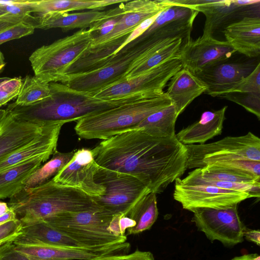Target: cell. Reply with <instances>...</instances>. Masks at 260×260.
<instances>
[{
  "instance_id": "1",
  "label": "cell",
  "mask_w": 260,
  "mask_h": 260,
  "mask_svg": "<svg viewBox=\"0 0 260 260\" xmlns=\"http://www.w3.org/2000/svg\"><path fill=\"white\" fill-rule=\"evenodd\" d=\"M91 151L100 167L130 175L156 194L187 169V149L176 136L155 137L141 128L103 140Z\"/></svg>"
},
{
  "instance_id": "2",
  "label": "cell",
  "mask_w": 260,
  "mask_h": 260,
  "mask_svg": "<svg viewBox=\"0 0 260 260\" xmlns=\"http://www.w3.org/2000/svg\"><path fill=\"white\" fill-rule=\"evenodd\" d=\"M50 95L33 104L20 106L15 102L6 108L17 118L42 122L79 120L136 101L145 93L120 99L105 100L73 89L60 82L49 83Z\"/></svg>"
},
{
  "instance_id": "3",
  "label": "cell",
  "mask_w": 260,
  "mask_h": 260,
  "mask_svg": "<svg viewBox=\"0 0 260 260\" xmlns=\"http://www.w3.org/2000/svg\"><path fill=\"white\" fill-rule=\"evenodd\" d=\"M8 205L23 226L63 213L101 208L92 197L80 189L56 183L52 178L34 187H24L10 198Z\"/></svg>"
},
{
  "instance_id": "4",
  "label": "cell",
  "mask_w": 260,
  "mask_h": 260,
  "mask_svg": "<svg viewBox=\"0 0 260 260\" xmlns=\"http://www.w3.org/2000/svg\"><path fill=\"white\" fill-rule=\"evenodd\" d=\"M172 104L163 90L147 92L136 101L79 120L75 131L81 138L104 140L136 128L150 115Z\"/></svg>"
},
{
  "instance_id": "5",
  "label": "cell",
  "mask_w": 260,
  "mask_h": 260,
  "mask_svg": "<svg viewBox=\"0 0 260 260\" xmlns=\"http://www.w3.org/2000/svg\"><path fill=\"white\" fill-rule=\"evenodd\" d=\"M93 38L89 29H80L37 48L29 57L35 76L48 83H64L67 69L90 48Z\"/></svg>"
},
{
  "instance_id": "6",
  "label": "cell",
  "mask_w": 260,
  "mask_h": 260,
  "mask_svg": "<svg viewBox=\"0 0 260 260\" xmlns=\"http://www.w3.org/2000/svg\"><path fill=\"white\" fill-rule=\"evenodd\" d=\"M158 42L136 39L115 54L106 65L88 73L68 76L63 84L94 95L106 87L125 81L128 73Z\"/></svg>"
},
{
  "instance_id": "7",
  "label": "cell",
  "mask_w": 260,
  "mask_h": 260,
  "mask_svg": "<svg viewBox=\"0 0 260 260\" xmlns=\"http://www.w3.org/2000/svg\"><path fill=\"white\" fill-rule=\"evenodd\" d=\"M113 215L102 208L66 212L44 221L86 246L96 247L126 242V236H118L108 230Z\"/></svg>"
},
{
  "instance_id": "8",
  "label": "cell",
  "mask_w": 260,
  "mask_h": 260,
  "mask_svg": "<svg viewBox=\"0 0 260 260\" xmlns=\"http://www.w3.org/2000/svg\"><path fill=\"white\" fill-rule=\"evenodd\" d=\"M185 146L187 169L202 168L213 162L237 159L260 161V139L251 132L226 137L210 143Z\"/></svg>"
},
{
  "instance_id": "9",
  "label": "cell",
  "mask_w": 260,
  "mask_h": 260,
  "mask_svg": "<svg viewBox=\"0 0 260 260\" xmlns=\"http://www.w3.org/2000/svg\"><path fill=\"white\" fill-rule=\"evenodd\" d=\"M95 181L105 188L101 196L93 198L101 208L112 215L126 216L150 190L137 178L100 167Z\"/></svg>"
},
{
  "instance_id": "10",
  "label": "cell",
  "mask_w": 260,
  "mask_h": 260,
  "mask_svg": "<svg viewBox=\"0 0 260 260\" xmlns=\"http://www.w3.org/2000/svg\"><path fill=\"white\" fill-rule=\"evenodd\" d=\"M174 4L201 12L205 16L204 36H211L216 31L246 17H259V0H170Z\"/></svg>"
},
{
  "instance_id": "11",
  "label": "cell",
  "mask_w": 260,
  "mask_h": 260,
  "mask_svg": "<svg viewBox=\"0 0 260 260\" xmlns=\"http://www.w3.org/2000/svg\"><path fill=\"white\" fill-rule=\"evenodd\" d=\"M191 212L192 222L211 242L217 240L231 247L243 241L246 226L239 215L238 206L222 209L197 208Z\"/></svg>"
},
{
  "instance_id": "12",
  "label": "cell",
  "mask_w": 260,
  "mask_h": 260,
  "mask_svg": "<svg viewBox=\"0 0 260 260\" xmlns=\"http://www.w3.org/2000/svg\"><path fill=\"white\" fill-rule=\"evenodd\" d=\"M180 178L175 180L174 199L183 209L192 211L197 208L222 209L232 207L249 198L251 194L209 185L184 184Z\"/></svg>"
},
{
  "instance_id": "13",
  "label": "cell",
  "mask_w": 260,
  "mask_h": 260,
  "mask_svg": "<svg viewBox=\"0 0 260 260\" xmlns=\"http://www.w3.org/2000/svg\"><path fill=\"white\" fill-rule=\"evenodd\" d=\"M182 68L180 57L172 58L136 77L106 87L94 96L102 99L112 100L163 90L168 82Z\"/></svg>"
},
{
  "instance_id": "14",
  "label": "cell",
  "mask_w": 260,
  "mask_h": 260,
  "mask_svg": "<svg viewBox=\"0 0 260 260\" xmlns=\"http://www.w3.org/2000/svg\"><path fill=\"white\" fill-rule=\"evenodd\" d=\"M13 243L17 250L39 260H88L103 256L128 252L126 242L89 248L58 247L26 241L17 238Z\"/></svg>"
},
{
  "instance_id": "15",
  "label": "cell",
  "mask_w": 260,
  "mask_h": 260,
  "mask_svg": "<svg viewBox=\"0 0 260 260\" xmlns=\"http://www.w3.org/2000/svg\"><path fill=\"white\" fill-rule=\"evenodd\" d=\"M99 168L91 149L81 148L75 151L70 161L52 179L56 183L80 189L92 198L97 197L105 191L104 186L95 180Z\"/></svg>"
},
{
  "instance_id": "16",
  "label": "cell",
  "mask_w": 260,
  "mask_h": 260,
  "mask_svg": "<svg viewBox=\"0 0 260 260\" xmlns=\"http://www.w3.org/2000/svg\"><path fill=\"white\" fill-rule=\"evenodd\" d=\"M122 15L112 29L101 36H93L91 47L129 35L143 22L170 6L168 0H135L123 2Z\"/></svg>"
},
{
  "instance_id": "17",
  "label": "cell",
  "mask_w": 260,
  "mask_h": 260,
  "mask_svg": "<svg viewBox=\"0 0 260 260\" xmlns=\"http://www.w3.org/2000/svg\"><path fill=\"white\" fill-rule=\"evenodd\" d=\"M236 52L226 41L202 36L184 46L180 59L182 68L194 74L206 67L227 61Z\"/></svg>"
},
{
  "instance_id": "18",
  "label": "cell",
  "mask_w": 260,
  "mask_h": 260,
  "mask_svg": "<svg viewBox=\"0 0 260 260\" xmlns=\"http://www.w3.org/2000/svg\"><path fill=\"white\" fill-rule=\"evenodd\" d=\"M55 122L20 119L5 109L0 119V159L33 141Z\"/></svg>"
},
{
  "instance_id": "19",
  "label": "cell",
  "mask_w": 260,
  "mask_h": 260,
  "mask_svg": "<svg viewBox=\"0 0 260 260\" xmlns=\"http://www.w3.org/2000/svg\"><path fill=\"white\" fill-rule=\"evenodd\" d=\"M256 65L250 62L226 61L206 67L194 74L206 85V94L219 97L229 93Z\"/></svg>"
},
{
  "instance_id": "20",
  "label": "cell",
  "mask_w": 260,
  "mask_h": 260,
  "mask_svg": "<svg viewBox=\"0 0 260 260\" xmlns=\"http://www.w3.org/2000/svg\"><path fill=\"white\" fill-rule=\"evenodd\" d=\"M120 5L107 11L91 10L89 11L69 13L64 12H48L32 16L30 23L35 28L49 29L60 28L63 31L75 28L85 29L94 23L117 14L120 10Z\"/></svg>"
},
{
  "instance_id": "21",
  "label": "cell",
  "mask_w": 260,
  "mask_h": 260,
  "mask_svg": "<svg viewBox=\"0 0 260 260\" xmlns=\"http://www.w3.org/2000/svg\"><path fill=\"white\" fill-rule=\"evenodd\" d=\"M65 123L63 121L55 122L33 141L0 159V173L32 158L52 155L57 150L59 135Z\"/></svg>"
},
{
  "instance_id": "22",
  "label": "cell",
  "mask_w": 260,
  "mask_h": 260,
  "mask_svg": "<svg viewBox=\"0 0 260 260\" xmlns=\"http://www.w3.org/2000/svg\"><path fill=\"white\" fill-rule=\"evenodd\" d=\"M227 41L236 52L248 57L260 54V18L246 17L223 29Z\"/></svg>"
},
{
  "instance_id": "23",
  "label": "cell",
  "mask_w": 260,
  "mask_h": 260,
  "mask_svg": "<svg viewBox=\"0 0 260 260\" xmlns=\"http://www.w3.org/2000/svg\"><path fill=\"white\" fill-rule=\"evenodd\" d=\"M166 94L179 116L198 96L207 90V86L194 74L182 68L170 80Z\"/></svg>"
},
{
  "instance_id": "24",
  "label": "cell",
  "mask_w": 260,
  "mask_h": 260,
  "mask_svg": "<svg viewBox=\"0 0 260 260\" xmlns=\"http://www.w3.org/2000/svg\"><path fill=\"white\" fill-rule=\"evenodd\" d=\"M227 108L225 106L217 110L205 111L199 120L176 134V138L184 145L204 144L221 134Z\"/></svg>"
},
{
  "instance_id": "25",
  "label": "cell",
  "mask_w": 260,
  "mask_h": 260,
  "mask_svg": "<svg viewBox=\"0 0 260 260\" xmlns=\"http://www.w3.org/2000/svg\"><path fill=\"white\" fill-rule=\"evenodd\" d=\"M129 35L95 47H90L67 69V79L68 76L88 73L107 64Z\"/></svg>"
},
{
  "instance_id": "26",
  "label": "cell",
  "mask_w": 260,
  "mask_h": 260,
  "mask_svg": "<svg viewBox=\"0 0 260 260\" xmlns=\"http://www.w3.org/2000/svg\"><path fill=\"white\" fill-rule=\"evenodd\" d=\"M18 238L26 241L58 247L79 248L95 247H89L79 242L44 221L23 226L22 234Z\"/></svg>"
},
{
  "instance_id": "27",
  "label": "cell",
  "mask_w": 260,
  "mask_h": 260,
  "mask_svg": "<svg viewBox=\"0 0 260 260\" xmlns=\"http://www.w3.org/2000/svg\"><path fill=\"white\" fill-rule=\"evenodd\" d=\"M49 157L43 155L32 158L0 173V199L10 198L22 190L23 182Z\"/></svg>"
},
{
  "instance_id": "28",
  "label": "cell",
  "mask_w": 260,
  "mask_h": 260,
  "mask_svg": "<svg viewBox=\"0 0 260 260\" xmlns=\"http://www.w3.org/2000/svg\"><path fill=\"white\" fill-rule=\"evenodd\" d=\"M126 1L127 0H30L28 6L32 13L40 15L53 12L100 10Z\"/></svg>"
},
{
  "instance_id": "29",
  "label": "cell",
  "mask_w": 260,
  "mask_h": 260,
  "mask_svg": "<svg viewBox=\"0 0 260 260\" xmlns=\"http://www.w3.org/2000/svg\"><path fill=\"white\" fill-rule=\"evenodd\" d=\"M156 194L150 192L142 198L126 215L135 222L127 229V235L138 234L150 229L157 220L158 211Z\"/></svg>"
},
{
  "instance_id": "30",
  "label": "cell",
  "mask_w": 260,
  "mask_h": 260,
  "mask_svg": "<svg viewBox=\"0 0 260 260\" xmlns=\"http://www.w3.org/2000/svg\"><path fill=\"white\" fill-rule=\"evenodd\" d=\"M178 116L172 104L150 115L136 128L155 137H173L176 136L175 127Z\"/></svg>"
},
{
  "instance_id": "31",
  "label": "cell",
  "mask_w": 260,
  "mask_h": 260,
  "mask_svg": "<svg viewBox=\"0 0 260 260\" xmlns=\"http://www.w3.org/2000/svg\"><path fill=\"white\" fill-rule=\"evenodd\" d=\"M74 152L55 151L50 160L42 165L23 182L24 187H34L49 181L70 161Z\"/></svg>"
},
{
  "instance_id": "32",
  "label": "cell",
  "mask_w": 260,
  "mask_h": 260,
  "mask_svg": "<svg viewBox=\"0 0 260 260\" xmlns=\"http://www.w3.org/2000/svg\"><path fill=\"white\" fill-rule=\"evenodd\" d=\"M50 93L49 83L43 81L35 75H28L22 79L15 103L20 106L30 105L49 96Z\"/></svg>"
},
{
  "instance_id": "33",
  "label": "cell",
  "mask_w": 260,
  "mask_h": 260,
  "mask_svg": "<svg viewBox=\"0 0 260 260\" xmlns=\"http://www.w3.org/2000/svg\"><path fill=\"white\" fill-rule=\"evenodd\" d=\"M181 181L186 184L213 185L221 188L248 192L254 198H259L260 197V182L242 183L207 180L201 178L195 170L190 172L184 178L181 179Z\"/></svg>"
},
{
  "instance_id": "34",
  "label": "cell",
  "mask_w": 260,
  "mask_h": 260,
  "mask_svg": "<svg viewBox=\"0 0 260 260\" xmlns=\"http://www.w3.org/2000/svg\"><path fill=\"white\" fill-rule=\"evenodd\" d=\"M207 166L247 176L255 180L260 181V161L237 159L215 162Z\"/></svg>"
},
{
  "instance_id": "35",
  "label": "cell",
  "mask_w": 260,
  "mask_h": 260,
  "mask_svg": "<svg viewBox=\"0 0 260 260\" xmlns=\"http://www.w3.org/2000/svg\"><path fill=\"white\" fill-rule=\"evenodd\" d=\"M194 170L201 178L207 180L242 183H253L260 182L247 176L214 169L209 166Z\"/></svg>"
},
{
  "instance_id": "36",
  "label": "cell",
  "mask_w": 260,
  "mask_h": 260,
  "mask_svg": "<svg viewBox=\"0 0 260 260\" xmlns=\"http://www.w3.org/2000/svg\"><path fill=\"white\" fill-rule=\"evenodd\" d=\"M219 97L240 105L260 120V93L231 92Z\"/></svg>"
},
{
  "instance_id": "37",
  "label": "cell",
  "mask_w": 260,
  "mask_h": 260,
  "mask_svg": "<svg viewBox=\"0 0 260 260\" xmlns=\"http://www.w3.org/2000/svg\"><path fill=\"white\" fill-rule=\"evenodd\" d=\"M22 83L20 78H5L0 82V107L16 98Z\"/></svg>"
},
{
  "instance_id": "38",
  "label": "cell",
  "mask_w": 260,
  "mask_h": 260,
  "mask_svg": "<svg viewBox=\"0 0 260 260\" xmlns=\"http://www.w3.org/2000/svg\"><path fill=\"white\" fill-rule=\"evenodd\" d=\"M231 92L260 93L259 62H258L253 71L236 85L229 93Z\"/></svg>"
},
{
  "instance_id": "39",
  "label": "cell",
  "mask_w": 260,
  "mask_h": 260,
  "mask_svg": "<svg viewBox=\"0 0 260 260\" xmlns=\"http://www.w3.org/2000/svg\"><path fill=\"white\" fill-rule=\"evenodd\" d=\"M32 24L27 22H20L0 33V45L14 39L31 35L35 31Z\"/></svg>"
},
{
  "instance_id": "40",
  "label": "cell",
  "mask_w": 260,
  "mask_h": 260,
  "mask_svg": "<svg viewBox=\"0 0 260 260\" xmlns=\"http://www.w3.org/2000/svg\"><path fill=\"white\" fill-rule=\"evenodd\" d=\"M22 224L17 218L0 225V246L13 242L22 234Z\"/></svg>"
},
{
  "instance_id": "41",
  "label": "cell",
  "mask_w": 260,
  "mask_h": 260,
  "mask_svg": "<svg viewBox=\"0 0 260 260\" xmlns=\"http://www.w3.org/2000/svg\"><path fill=\"white\" fill-rule=\"evenodd\" d=\"M88 260H155V258L151 252L137 249L131 254L106 255Z\"/></svg>"
},
{
  "instance_id": "42",
  "label": "cell",
  "mask_w": 260,
  "mask_h": 260,
  "mask_svg": "<svg viewBox=\"0 0 260 260\" xmlns=\"http://www.w3.org/2000/svg\"><path fill=\"white\" fill-rule=\"evenodd\" d=\"M0 260H39L27 256L15 248L13 242L0 246Z\"/></svg>"
},
{
  "instance_id": "43",
  "label": "cell",
  "mask_w": 260,
  "mask_h": 260,
  "mask_svg": "<svg viewBox=\"0 0 260 260\" xmlns=\"http://www.w3.org/2000/svg\"><path fill=\"white\" fill-rule=\"evenodd\" d=\"M159 14L153 16L150 18L146 20L141 24H140L128 37V38L126 39V40L122 44V45L120 47L117 53H118L119 51H120L122 49L125 47L127 44H128L135 39H137L141 35H142L152 24V23L154 22L155 18Z\"/></svg>"
},
{
  "instance_id": "44",
  "label": "cell",
  "mask_w": 260,
  "mask_h": 260,
  "mask_svg": "<svg viewBox=\"0 0 260 260\" xmlns=\"http://www.w3.org/2000/svg\"><path fill=\"white\" fill-rule=\"evenodd\" d=\"M243 236L247 240L252 242L256 244L257 245L259 246V230H251L245 227L243 231Z\"/></svg>"
},
{
  "instance_id": "45",
  "label": "cell",
  "mask_w": 260,
  "mask_h": 260,
  "mask_svg": "<svg viewBox=\"0 0 260 260\" xmlns=\"http://www.w3.org/2000/svg\"><path fill=\"white\" fill-rule=\"evenodd\" d=\"M0 20H14L17 21H27L28 19L22 17L15 16L7 13L0 10Z\"/></svg>"
},
{
  "instance_id": "46",
  "label": "cell",
  "mask_w": 260,
  "mask_h": 260,
  "mask_svg": "<svg viewBox=\"0 0 260 260\" xmlns=\"http://www.w3.org/2000/svg\"><path fill=\"white\" fill-rule=\"evenodd\" d=\"M17 219L15 212L11 209L0 216V225L10 220Z\"/></svg>"
},
{
  "instance_id": "47",
  "label": "cell",
  "mask_w": 260,
  "mask_h": 260,
  "mask_svg": "<svg viewBox=\"0 0 260 260\" xmlns=\"http://www.w3.org/2000/svg\"><path fill=\"white\" fill-rule=\"evenodd\" d=\"M22 21L14 20H0V33L16 24Z\"/></svg>"
},
{
  "instance_id": "48",
  "label": "cell",
  "mask_w": 260,
  "mask_h": 260,
  "mask_svg": "<svg viewBox=\"0 0 260 260\" xmlns=\"http://www.w3.org/2000/svg\"><path fill=\"white\" fill-rule=\"evenodd\" d=\"M231 260H260V256L256 253L247 254L236 256Z\"/></svg>"
},
{
  "instance_id": "49",
  "label": "cell",
  "mask_w": 260,
  "mask_h": 260,
  "mask_svg": "<svg viewBox=\"0 0 260 260\" xmlns=\"http://www.w3.org/2000/svg\"><path fill=\"white\" fill-rule=\"evenodd\" d=\"M10 208L8 204L5 202H0V216L5 214L9 210Z\"/></svg>"
},
{
  "instance_id": "50",
  "label": "cell",
  "mask_w": 260,
  "mask_h": 260,
  "mask_svg": "<svg viewBox=\"0 0 260 260\" xmlns=\"http://www.w3.org/2000/svg\"><path fill=\"white\" fill-rule=\"evenodd\" d=\"M20 0L0 1V6L16 5L18 4Z\"/></svg>"
},
{
  "instance_id": "51",
  "label": "cell",
  "mask_w": 260,
  "mask_h": 260,
  "mask_svg": "<svg viewBox=\"0 0 260 260\" xmlns=\"http://www.w3.org/2000/svg\"><path fill=\"white\" fill-rule=\"evenodd\" d=\"M6 62L5 61V57L3 53L0 50V67L2 66H5Z\"/></svg>"
},
{
  "instance_id": "52",
  "label": "cell",
  "mask_w": 260,
  "mask_h": 260,
  "mask_svg": "<svg viewBox=\"0 0 260 260\" xmlns=\"http://www.w3.org/2000/svg\"><path fill=\"white\" fill-rule=\"evenodd\" d=\"M5 109H0V119L2 117L4 112Z\"/></svg>"
},
{
  "instance_id": "53",
  "label": "cell",
  "mask_w": 260,
  "mask_h": 260,
  "mask_svg": "<svg viewBox=\"0 0 260 260\" xmlns=\"http://www.w3.org/2000/svg\"><path fill=\"white\" fill-rule=\"evenodd\" d=\"M5 66H2L0 67V70H1Z\"/></svg>"
},
{
  "instance_id": "54",
  "label": "cell",
  "mask_w": 260,
  "mask_h": 260,
  "mask_svg": "<svg viewBox=\"0 0 260 260\" xmlns=\"http://www.w3.org/2000/svg\"><path fill=\"white\" fill-rule=\"evenodd\" d=\"M5 78H0V82L2 81L3 79H4Z\"/></svg>"
}]
</instances>
